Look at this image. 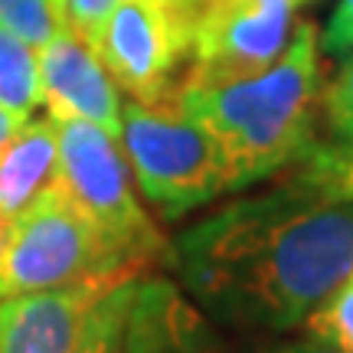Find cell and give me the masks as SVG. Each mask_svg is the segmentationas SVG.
<instances>
[{"label":"cell","mask_w":353,"mask_h":353,"mask_svg":"<svg viewBox=\"0 0 353 353\" xmlns=\"http://www.w3.org/2000/svg\"><path fill=\"white\" fill-rule=\"evenodd\" d=\"M23 125H26L23 118H17V114L7 112V108H0V148H3V144H7V141H10Z\"/></svg>","instance_id":"cell-20"},{"label":"cell","mask_w":353,"mask_h":353,"mask_svg":"<svg viewBox=\"0 0 353 353\" xmlns=\"http://www.w3.org/2000/svg\"><path fill=\"white\" fill-rule=\"evenodd\" d=\"M131 275L85 278L76 285L0 301V353H79L82 330L105 291Z\"/></svg>","instance_id":"cell-9"},{"label":"cell","mask_w":353,"mask_h":353,"mask_svg":"<svg viewBox=\"0 0 353 353\" xmlns=\"http://www.w3.org/2000/svg\"><path fill=\"white\" fill-rule=\"evenodd\" d=\"M298 3H301V0H298Z\"/></svg>","instance_id":"cell-22"},{"label":"cell","mask_w":353,"mask_h":353,"mask_svg":"<svg viewBox=\"0 0 353 353\" xmlns=\"http://www.w3.org/2000/svg\"><path fill=\"white\" fill-rule=\"evenodd\" d=\"M196 37L187 82L219 85L259 76L291 39L298 0H193Z\"/></svg>","instance_id":"cell-8"},{"label":"cell","mask_w":353,"mask_h":353,"mask_svg":"<svg viewBox=\"0 0 353 353\" xmlns=\"http://www.w3.org/2000/svg\"><path fill=\"white\" fill-rule=\"evenodd\" d=\"M294 180L324 190L327 196L353 203V141H317L298 164L291 167Z\"/></svg>","instance_id":"cell-13"},{"label":"cell","mask_w":353,"mask_h":353,"mask_svg":"<svg viewBox=\"0 0 353 353\" xmlns=\"http://www.w3.org/2000/svg\"><path fill=\"white\" fill-rule=\"evenodd\" d=\"M131 262L76 203L52 183L10 219L0 239V301L101 275H138Z\"/></svg>","instance_id":"cell-4"},{"label":"cell","mask_w":353,"mask_h":353,"mask_svg":"<svg viewBox=\"0 0 353 353\" xmlns=\"http://www.w3.org/2000/svg\"><path fill=\"white\" fill-rule=\"evenodd\" d=\"M307 334L337 353H353V272L307 317Z\"/></svg>","instance_id":"cell-14"},{"label":"cell","mask_w":353,"mask_h":353,"mask_svg":"<svg viewBox=\"0 0 353 353\" xmlns=\"http://www.w3.org/2000/svg\"><path fill=\"white\" fill-rule=\"evenodd\" d=\"M79 353H216V337L174 281L138 272L99 298Z\"/></svg>","instance_id":"cell-6"},{"label":"cell","mask_w":353,"mask_h":353,"mask_svg":"<svg viewBox=\"0 0 353 353\" xmlns=\"http://www.w3.org/2000/svg\"><path fill=\"white\" fill-rule=\"evenodd\" d=\"M39 76H43V105L50 118H79L121 138V92L108 76L99 52L63 26L56 37L39 46Z\"/></svg>","instance_id":"cell-10"},{"label":"cell","mask_w":353,"mask_h":353,"mask_svg":"<svg viewBox=\"0 0 353 353\" xmlns=\"http://www.w3.org/2000/svg\"><path fill=\"white\" fill-rule=\"evenodd\" d=\"M43 105V76L39 56L26 39L0 26V108L30 121Z\"/></svg>","instance_id":"cell-12"},{"label":"cell","mask_w":353,"mask_h":353,"mask_svg":"<svg viewBox=\"0 0 353 353\" xmlns=\"http://www.w3.org/2000/svg\"><path fill=\"white\" fill-rule=\"evenodd\" d=\"M321 50L330 56H353V0H337V7L330 13L324 39H321Z\"/></svg>","instance_id":"cell-18"},{"label":"cell","mask_w":353,"mask_h":353,"mask_svg":"<svg viewBox=\"0 0 353 353\" xmlns=\"http://www.w3.org/2000/svg\"><path fill=\"white\" fill-rule=\"evenodd\" d=\"M324 121L337 141H353V56H347L321 99Z\"/></svg>","instance_id":"cell-16"},{"label":"cell","mask_w":353,"mask_h":353,"mask_svg":"<svg viewBox=\"0 0 353 353\" xmlns=\"http://www.w3.org/2000/svg\"><path fill=\"white\" fill-rule=\"evenodd\" d=\"M170 262L213 317L288 334L353 272V203L291 176L183 229Z\"/></svg>","instance_id":"cell-1"},{"label":"cell","mask_w":353,"mask_h":353,"mask_svg":"<svg viewBox=\"0 0 353 353\" xmlns=\"http://www.w3.org/2000/svg\"><path fill=\"white\" fill-rule=\"evenodd\" d=\"M56 138H59L56 183L65 190V196L141 268L170 259L164 232L141 206L138 183L118 141L99 125L79 118L56 121Z\"/></svg>","instance_id":"cell-5"},{"label":"cell","mask_w":353,"mask_h":353,"mask_svg":"<svg viewBox=\"0 0 353 353\" xmlns=\"http://www.w3.org/2000/svg\"><path fill=\"white\" fill-rule=\"evenodd\" d=\"M0 26L39 50L65 23L56 0H0Z\"/></svg>","instance_id":"cell-15"},{"label":"cell","mask_w":353,"mask_h":353,"mask_svg":"<svg viewBox=\"0 0 353 353\" xmlns=\"http://www.w3.org/2000/svg\"><path fill=\"white\" fill-rule=\"evenodd\" d=\"M59 167V138L56 121L30 118L3 148H0V223L23 213L56 183Z\"/></svg>","instance_id":"cell-11"},{"label":"cell","mask_w":353,"mask_h":353,"mask_svg":"<svg viewBox=\"0 0 353 353\" xmlns=\"http://www.w3.org/2000/svg\"><path fill=\"white\" fill-rule=\"evenodd\" d=\"M3 229H7V226H3V223H0V239H3Z\"/></svg>","instance_id":"cell-21"},{"label":"cell","mask_w":353,"mask_h":353,"mask_svg":"<svg viewBox=\"0 0 353 353\" xmlns=\"http://www.w3.org/2000/svg\"><path fill=\"white\" fill-rule=\"evenodd\" d=\"M193 0H118L95 52L121 92L134 101H157L180 85L176 72L193 59Z\"/></svg>","instance_id":"cell-7"},{"label":"cell","mask_w":353,"mask_h":353,"mask_svg":"<svg viewBox=\"0 0 353 353\" xmlns=\"http://www.w3.org/2000/svg\"><path fill=\"white\" fill-rule=\"evenodd\" d=\"M176 99L223 148L232 190L288 170L317 144L314 121L324 99L317 30L294 26L281 56L259 76L219 85L183 79Z\"/></svg>","instance_id":"cell-2"},{"label":"cell","mask_w":353,"mask_h":353,"mask_svg":"<svg viewBox=\"0 0 353 353\" xmlns=\"http://www.w3.org/2000/svg\"><path fill=\"white\" fill-rule=\"evenodd\" d=\"M59 3V13H63V23L82 37L95 50L101 30H105V20L108 13L118 7V0H56Z\"/></svg>","instance_id":"cell-17"},{"label":"cell","mask_w":353,"mask_h":353,"mask_svg":"<svg viewBox=\"0 0 353 353\" xmlns=\"http://www.w3.org/2000/svg\"><path fill=\"white\" fill-rule=\"evenodd\" d=\"M118 144L144 200L164 219H180L232 190L226 154L180 105L176 88L157 101H125Z\"/></svg>","instance_id":"cell-3"},{"label":"cell","mask_w":353,"mask_h":353,"mask_svg":"<svg viewBox=\"0 0 353 353\" xmlns=\"http://www.w3.org/2000/svg\"><path fill=\"white\" fill-rule=\"evenodd\" d=\"M245 353H337V350L327 347V343L314 341V337L307 334V337H294V341H262Z\"/></svg>","instance_id":"cell-19"}]
</instances>
